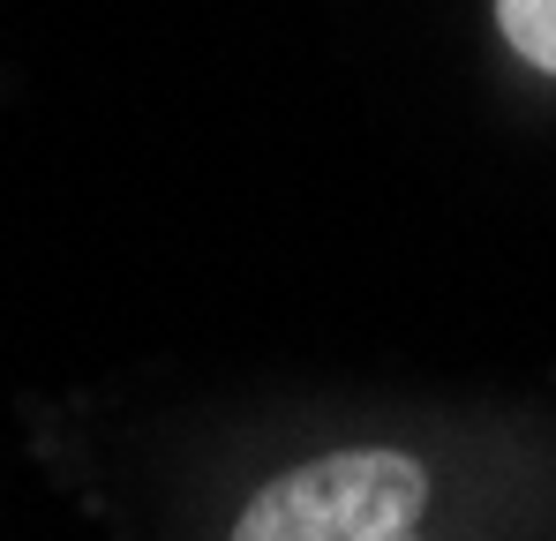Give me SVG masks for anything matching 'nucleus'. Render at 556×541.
<instances>
[{"instance_id": "1", "label": "nucleus", "mask_w": 556, "mask_h": 541, "mask_svg": "<svg viewBox=\"0 0 556 541\" xmlns=\"http://www.w3.org/2000/svg\"><path fill=\"white\" fill-rule=\"evenodd\" d=\"M429 474L406 451H331L271 489L233 519V541H421Z\"/></svg>"}, {"instance_id": "2", "label": "nucleus", "mask_w": 556, "mask_h": 541, "mask_svg": "<svg viewBox=\"0 0 556 541\" xmlns=\"http://www.w3.org/2000/svg\"><path fill=\"white\" fill-rule=\"evenodd\" d=\"M496 30L527 68L556 76V0H496Z\"/></svg>"}]
</instances>
